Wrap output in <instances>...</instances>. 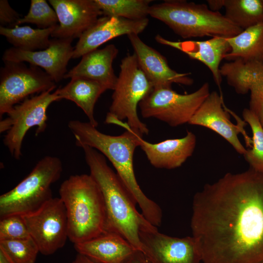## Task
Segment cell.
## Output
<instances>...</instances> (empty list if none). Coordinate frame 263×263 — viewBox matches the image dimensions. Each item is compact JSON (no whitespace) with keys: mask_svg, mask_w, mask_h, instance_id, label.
Returning a JSON list of instances; mask_svg holds the SVG:
<instances>
[{"mask_svg":"<svg viewBox=\"0 0 263 263\" xmlns=\"http://www.w3.org/2000/svg\"><path fill=\"white\" fill-rule=\"evenodd\" d=\"M190 226L203 263L263 262V172L249 168L205 185Z\"/></svg>","mask_w":263,"mask_h":263,"instance_id":"cell-1","label":"cell"},{"mask_svg":"<svg viewBox=\"0 0 263 263\" xmlns=\"http://www.w3.org/2000/svg\"><path fill=\"white\" fill-rule=\"evenodd\" d=\"M73 134L75 145L87 146L107 158L116 173L141 209L142 214L153 225L159 226L162 211L158 205L143 192L136 180L133 168V155L138 147L136 134L128 129L119 135L101 132L89 122L72 120L68 123Z\"/></svg>","mask_w":263,"mask_h":263,"instance_id":"cell-2","label":"cell"},{"mask_svg":"<svg viewBox=\"0 0 263 263\" xmlns=\"http://www.w3.org/2000/svg\"><path fill=\"white\" fill-rule=\"evenodd\" d=\"M81 148L90 174L98 185L104 198L107 213L105 231L119 234L135 250L141 251L139 230L151 224L138 212L135 201L117 173L108 165L106 157L92 148Z\"/></svg>","mask_w":263,"mask_h":263,"instance_id":"cell-3","label":"cell"},{"mask_svg":"<svg viewBox=\"0 0 263 263\" xmlns=\"http://www.w3.org/2000/svg\"><path fill=\"white\" fill-rule=\"evenodd\" d=\"M59 194L66 211L68 239L74 244L105 231L107 213L104 198L90 174L71 175L61 184Z\"/></svg>","mask_w":263,"mask_h":263,"instance_id":"cell-4","label":"cell"},{"mask_svg":"<svg viewBox=\"0 0 263 263\" xmlns=\"http://www.w3.org/2000/svg\"><path fill=\"white\" fill-rule=\"evenodd\" d=\"M149 15L164 23L183 38L204 37L231 38L243 30L219 12L205 4L167 0L150 6Z\"/></svg>","mask_w":263,"mask_h":263,"instance_id":"cell-5","label":"cell"},{"mask_svg":"<svg viewBox=\"0 0 263 263\" xmlns=\"http://www.w3.org/2000/svg\"><path fill=\"white\" fill-rule=\"evenodd\" d=\"M120 71L112 95L105 122L128 129L138 135H148L147 126L139 119L137 108L153 87L140 68L135 55L128 54L122 60Z\"/></svg>","mask_w":263,"mask_h":263,"instance_id":"cell-6","label":"cell"},{"mask_svg":"<svg viewBox=\"0 0 263 263\" xmlns=\"http://www.w3.org/2000/svg\"><path fill=\"white\" fill-rule=\"evenodd\" d=\"M62 170L58 157L47 155L41 158L25 178L0 195V218L25 214L40 207L53 198L51 186L59 179Z\"/></svg>","mask_w":263,"mask_h":263,"instance_id":"cell-7","label":"cell"},{"mask_svg":"<svg viewBox=\"0 0 263 263\" xmlns=\"http://www.w3.org/2000/svg\"><path fill=\"white\" fill-rule=\"evenodd\" d=\"M47 91L27 98L15 105L0 121V132H6L3 143L12 156L19 160L22 156V145L28 130L36 127V135L47 127V110L53 102L60 100L55 92Z\"/></svg>","mask_w":263,"mask_h":263,"instance_id":"cell-8","label":"cell"},{"mask_svg":"<svg viewBox=\"0 0 263 263\" xmlns=\"http://www.w3.org/2000/svg\"><path fill=\"white\" fill-rule=\"evenodd\" d=\"M210 93L207 82L188 94H178L172 88H153L139 106L143 117L155 118L176 127L188 123Z\"/></svg>","mask_w":263,"mask_h":263,"instance_id":"cell-9","label":"cell"},{"mask_svg":"<svg viewBox=\"0 0 263 263\" xmlns=\"http://www.w3.org/2000/svg\"><path fill=\"white\" fill-rule=\"evenodd\" d=\"M0 71V117L29 95L53 91L56 83L41 68L5 61Z\"/></svg>","mask_w":263,"mask_h":263,"instance_id":"cell-10","label":"cell"},{"mask_svg":"<svg viewBox=\"0 0 263 263\" xmlns=\"http://www.w3.org/2000/svg\"><path fill=\"white\" fill-rule=\"evenodd\" d=\"M21 216L39 253L50 255L65 245L68 239L67 218L59 197H53L37 210Z\"/></svg>","mask_w":263,"mask_h":263,"instance_id":"cell-11","label":"cell"},{"mask_svg":"<svg viewBox=\"0 0 263 263\" xmlns=\"http://www.w3.org/2000/svg\"><path fill=\"white\" fill-rule=\"evenodd\" d=\"M139 236L141 251L150 263H203L200 247L193 236H170L152 225L141 227Z\"/></svg>","mask_w":263,"mask_h":263,"instance_id":"cell-12","label":"cell"},{"mask_svg":"<svg viewBox=\"0 0 263 263\" xmlns=\"http://www.w3.org/2000/svg\"><path fill=\"white\" fill-rule=\"evenodd\" d=\"M73 40L72 38H54L47 48L36 51L11 47L5 50L2 59L3 61L27 62L42 68L56 83L64 79L67 73V66L73 56Z\"/></svg>","mask_w":263,"mask_h":263,"instance_id":"cell-13","label":"cell"},{"mask_svg":"<svg viewBox=\"0 0 263 263\" xmlns=\"http://www.w3.org/2000/svg\"><path fill=\"white\" fill-rule=\"evenodd\" d=\"M58 24L51 35L56 38H79L102 12L95 0H49Z\"/></svg>","mask_w":263,"mask_h":263,"instance_id":"cell-14","label":"cell"},{"mask_svg":"<svg viewBox=\"0 0 263 263\" xmlns=\"http://www.w3.org/2000/svg\"><path fill=\"white\" fill-rule=\"evenodd\" d=\"M220 73L237 94H244L250 92L249 109L263 128V62L241 60L225 62L220 67Z\"/></svg>","mask_w":263,"mask_h":263,"instance_id":"cell-15","label":"cell"},{"mask_svg":"<svg viewBox=\"0 0 263 263\" xmlns=\"http://www.w3.org/2000/svg\"><path fill=\"white\" fill-rule=\"evenodd\" d=\"M148 18L130 20L122 18L105 16L99 17L95 23L79 38L74 47L72 58L82 57L115 38L135 34L139 35L147 27Z\"/></svg>","mask_w":263,"mask_h":263,"instance_id":"cell-16","label":"cell"},{"mask_svg":"<svg viewBox=\"0 0 263 263\" xmlns=\"http://www.w3.org/2000/svg\"><path fill=\"white\" fill-rule=\"evenodd\" d=\"M139 65L154 89L171 88L173 83L191 85L194 80L190 73H180L169 66L167 59L159 52L144 43L138 35H128Z\"/></svg>","mask_w":263,"mask_h":263,"instance_id":"cell-17","label":"cell"},{"mask_svg":"<svg viewBox=\"0 0 263 263\" xmlns=\"http://www.w3.org/2000/svg\"><path fill=\"white\" fill-rule=\"evenodd\" d=\"M223 103L222 96L216 91L210 92L188 124L212 130L230 144L238 153L244 155L247 150L238 137L241 132L244 134L243 126L231 122L228 113L223 108Z\"/></svg>","mask_w":263,"mask_h":263,"instance_id":"cell-18","label":"cell"},{"mask_svg":"<svg viewBox=\"0 0 263 263\" xmlns=\"http://www.w3.org/2000/svg\"><path fill=\"white\" fill-rule=\"evenodd\" d=\"M155 39L159 43L178 49L190 58L203 63L210 71L214 81L221 89L220 63L230 51L227 38L217 36L203 41H181L169 40L158 34Z\"/></svg>","mask_w":263,"mask_h":263,"instance_id":"cell-19","label":"cell"},{"mask_svg":"<svg viewBox=\"0 0 263 263\" xmlns=\"http://www.w3.org/2000/svg\"><path fill=\"white\" fill-rule=\"evenodd\" d=\"M138 145L150 164L156 168L173 169L182 165L194 151L196 138L191 132L181 138L169 139L151 143L136 134Z\"/></svg>","mask_w":263,"mask_h":263,"instance_id":"cell-20","label":"cell"},{"mask_svg":"<svg viewBox=\"0 0 263 263\" xmlns=\"http://www.w3.org/2000/svg\"><path fill=\"white\" fill-rule=\"evenodd\" d=\"M118 53V49L113 44L89 52L83 55L80 61L66 74L64 79L88 78L98 82L107 90H113L117 76L114 74L113 63Z\"/></svg>","mask_w":263,"mask_h":263,"instance_id":"cell-21","label":"cell"},{"mask_svg":"<svg viewBox=\"0 0 263 263\" xmlns=\"http://www.w3.org/2000/svg\"><path fill=\"white\" fill-rule=\"evenodd\" d=\"M78 254L96 263H122L135 249L119 234L104 231L88 241L74 244Z\"/></svg>","mask_w":263,"mask_h":263,"instance_id":"cell-22","label":"cell"},{"mask_svg":"<svg viewBox=\"0 0 263 263\" xmlns=\"http://www.w3.org/2000/svg\"><path fill=\"white\" fill-rule=\"evenodd\" d=\"M106 90L97 81L83 77H74L65 86L55 92L60 100L65 99L74 102L85 113L88 122L97 127L98 122L94 116V108L98 98Z\"/></svg>","mask_w":263,"mask_h":263,"instance_id":"cell-23","label":"cell"},{"mask_svg":"<svg viewBox=\"0 0 263 263\" xmlns=\"http://www.w3.org/2000/svg\"><path fill=\"white\" fill-rule=\"evenodd\" d=\"M227 40L230 51L225 56L226 60L263 62V22L245 29Z\"/></svg>","mask_w":263,"mask_h":263,"instance_id":"cell-24","label":"cell"},{"mask_svg":"<svg viewBox=\"0 0 263 263\" xmlns=\"http://www.w3.org/2000/svg\"><path fill=\"white\" fill-rule=\"evenodd\" d=\"M56 27L34 29L29 26L18 25L11 28L0 26V34L5 37L14 48L27 51H36L49 46L51 42L49 37Z\"/></svg>","mask_w":263,"mask_h":263,"instance_id":"cell-25","label":"cell"},{"mask_svg":"<svg viewBox=\"0 0 263 263\" xmlns=\"http://www.w3.org/2000/svg\"><path fill=\"white\" fill-rule=\"evenodd\" d=\"M225 17L244 30L263 22L262 0H224Z\"/></svg>","mask_w":263,"mask_h":263,"instance_id":"cell-26","label":"cell"},{"mask_svg":"<svg viewBox=\"0 0 263 263\" xmlns=\"http://www.w3.org/2000/svg\"><path fill=\"white\" fill-rule=\"evenodd\" d=\"M105 16L130 20L147 18L151 0H95Z\"/></svg>","mask_w":263,"mask_h":263,"instance_id":"cell-27","label":"cell"},{"mask_svg":"<svg viewBox=\"0 0 263 263\" xmlns=\"http://www.w3.org/2000/svg\"><path fill=\"white\" fill-rule=\"evenodd\" d=\"M243 117L250 126L253 135V146L246 150L244 157L250 168L263 172V128L258 117L249 109H244Z\"/></svg>","mask_w":263,"mask_h":263,"instance_id":"cell-28","label":"cell"},{"mask_svg":"<svg viewBox=\"0 0 263 263\" xmlns=\"http://www.w3.org/2000/svg\"><path fill=\"white\" fill-rule=\"evenodd\" d=\"M0 248L16 263H35L39 249L31 238L0 240Z\"/></svg>","mask_w":263,"mask_h":263,"instance_id":"cell-29","label":"cell"},{"mask_svg":"<svg viewBox=\"0 0 263 263\" xmlns=\"http://www.w3.org/2000/svg\"><path fill=\"white\" fill-rule=\"evenodd\" d=\"M32 23L38 28L46 29L56 27L58 19L55 10L45 0H31L28 13L19 20L17 25L23 23Z\"/></svg>","mask_w":263,"mask_h":263,"instance_id":"cell-30","label":"cell"},{"mask_svg":"<svg viewBox=\"0 0 263 263\" xmlns=\"http://www.w3.org/2000/svg\"><path fill=\"white\" fill-rule=\"evenodd\" d=\"M29 237V232L21 215H11L0 218V240Z\"/></svg>","mask_w":263,"mask_h":263,"instance_id":"cell-31","label":"cell"},{"mask_svg":"<svg viewBox=\"0 0 263 263\" xmlns=\"http://www.w3.org/2000/svg\"><path fill=\"white\" fill-rule=\"evenodd\" d=\"M20 18L19 15L11 7L7 0H0V26L14 28L18 26Z\"/></svg>","mask_w":263,"mask_h":263,"instance_id":"cell-32","label":"cell"},{"mask_svg":"<svg viewBox=\"0 0 263 263\" xmlns=\"http://www.w3.org/2000/svg\"><path fill=\"white\" fill-rule=\"evenodd\" d=\"M122 263H150L143 253L135 250Z\"/></svg>","mask_w":263,"mask_h":263,"instance_id":"cell-33","label":"cell"},{"mask_svg":"<svg viewBox=\"0 0 263 263\" xmlns=\"http://www.w3.org/2000/svg\"><path fill=\"white\" fill-rule=\"evenodd\" d=\"M209 8L214 12H219V10L224 7V0H207Z\"/></svg>","mask_w":263,"mask_h":263,"instance_id":"cell-34","label":"cell"},{"mask_svg":"<svg viewBox=\"0 0 263 263\" xmlns=\"http://www.w3.org/2000/svg\"><path fill=\"white\" fill-rule=\"evenodd\" d=\"M71 263H96L93 261L91 260L88 257L80 254H77L75 259Z\"/></svg>","mask_w":263,"mask_h":263,"instance_id":"cell-35","label":"cell"},{"mask_svg":"<svg viewBox=\"0 0 263 263\" xmlns=\"http://www.w3.org/2000/svg\"><path fill=\"white\" fill-rule=\"evenodd\" d=\"M0 263H16L0 248Z\"/></svg>","mask_w":263,"mask_h":263,"instance_id":"cell-36","label":"cell"},{"mask_svg":"<svg viewBox=\"0 0 263 263\" xmlns=\"http://www.w3.org/2000/svg\"><path fill=\"white\" fill-rule=\"evenodd\" d=\"M262 1H263V0H262Z\"/></svg>","mask_w":263,"mask_h":263,"instance_id":"cell-37","label":"cell"},{"mask_svg":"<svg viewBox=\"0 0 263 263\" xmlns=\"http://www.w3.org/2000/svg\"><path fill=\"white\" fill-rule=\"evenodd\" d=\"M262 263H263V262H262Z\"/></svg>","mask_w":263,"mask_h":263,"instance_id":"cell-38","label":"cell"}]
</instances>
